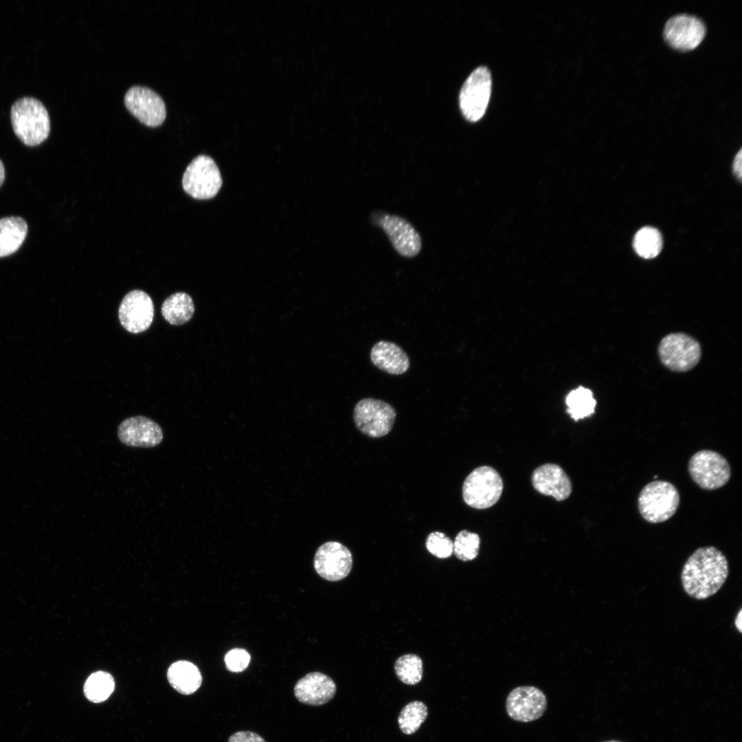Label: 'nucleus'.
Masks as SVG:
<instances>
[{
	"mask_svg": "<svg viewBox=\"0 0 742 742\" xmlns=\"http://www.w3.org/2000/svg\"><path fill=\"white\" fill-rule=\"evenodd\" d=\"M729 574L728 563L721 551L714 546L697 549L685 562L681 582L689 596L704 600L715 594Z\"/></svg>",
	"mask_w": 742,
	"mask_h": 742,
	"instance_id": "obj_1",
	"label": "nucleus"
},
{
	"mask_svg": "<svg viewBox=\"0 0 742 742\" xmlns=\"http://www.w3.org/2000/svg\"><path fill=\"white\" fill-rule=\"evenodd\" d=\"M10 119L16 135L25 145L34 146L45 140L50 132V119L38 99L24 96L11 106Z\"/></svg>",
	"mask_w": 742,
	"mask_h": 742,
	"instance_id": "obj_2",
	"label": "nucleus"
},
{
	"mask_svg": "<svg viewBox=\"0 0 742 742\" xmlns=\"http://www.w3.org/2000/svg\"><path fill=\"white\" fill-rule=\"evenodd\" d=\"M679 501V492L673 484L657 480L643 487L638 498V508L648 522L661 523L675 515Z\"/></svg>",
	"mask_w": 742,
	"mask_h": 742,
	"instance_id": "obj_3",
	"label": "nucleus"
},
{
	"mask_svg": "<svg viewBox=\"0 0 742 742\" xmlns=\"http://www.w3.org/2000/svg\"><path fill=\"white\" fill-rule=\"evenodd\" d=\"M503 481L497 471L488 466L475 469L466 477L462 486L464 502L475 509L491 507L501 497Z\"/></svg>",
	"mask_w": 742,
	"mask_h": 742,
	"instance_id": "obj_4",
	"label": "nucleus"
},
{
	"mask_svg": "<svg viewBox=\"0 0 742 742\" xmlns=\"http://www.w3.org/2000/svg\"><path fill=\"white\" fill-rule=\"evenodd\" d=\"M396 412L389 403L374 398L359 400L353 409V421L357 429L371 438H381L392 430Z\"/></svg>",
	"mask_w": 742,
	"mask_h": 742,
	"instance_id": "obj_5",
	"label": "nucleus"
},
{
	"mask_svg": "<svg viewBox=\"0 0 742 742\" xmlns=\"http://www.w3.org/2000/svg\"><path fill=\"white\" fill-rule=\"evenodd\" d=\"M658 355L663 365L670 370L686 372L700 361L701 348L693 337L684 333H673L662 339Z\"/></svg>",
	"mask_w": 742,
	"mask_h": 742,
	"instance_id": "obj_6",
	"label": "nucleus"
},
{
	"mask_svg": "<svg viewBox=\"0 0 742 742\" xmlns=\"http://www.w3.org/2000/svg\"><path fill=\"white\" fill-rule=\"evenodd\" d=\"M692 480L702 489L712 491L727 484L731 476L728 460L712 450H701L694 453L688 464Z\"/></svg>",
	"mask_w": 742,
	"mask_h": 742,
	"instance_id": "obj_7",
	"label": "nucleus"
},
{
	"mask_svg": "<svg viewBox=\"0 0 742 742\" xmlns=\"http://www.w3.org/2000/svg\"><path fill=\"white\" fill-rule=\"evenodd\" d=\"M184 191L196 199L214 197L222 186L218 166L209 156L201 155L189 164L182 178Z\"/></svg>",
	"mask_w": 742,
	"mask_h": 742,
	"instance_id": "obj_8",
	"label": "nucleus"
},
{
	"mask_svg": "<svg viewBox=\"0 0 742 742\" xmlns=\"http://www.w3.org/2000/svg\"><path fill=\"white\" fill-rule=\"evenodd\" d=\"M491 85V73L483 66L475 69L464 82L460 93L459 104L463 115L469 121L477 122L484 115Z\"/></svg>",
	"mask_w": 742,
	"mask_h": 742,
	"instance_id": "obj_9",
	"label": "nucleus"
},
{
	"mask_svg": "<svg viewBox=\"0 0 742 742\" xmlns=\"http://www.w3.org/2000/svg\"><path fill=\"white\" fill-rule=\"evenodd\" d=\"M128 110L142 123L150 127L161 125L166 116L165 102L155 91L147 87L135 85L124 96Z\"/></svg>",
	"mask_w": 742,
	"mask_h": 742,
	"instance_id": "obj_10",
	"label": "nucleus"
},
{
	"mask_svg": "<svg viewBox=\"0 0 742 742\" xmlns=\"http://www.w3.org/2000/svg\"><path fill=\"white\" fill-rule=\"evenodd\" d=\"M548 700L544 693L533 686L513 688L506 699V710L513 720L528 723L541 718L546 710Z\"/></svg>",
	"mask_w": 742,
	"mask_h": 742,
	"instance_id": "obj_11",
	"label": "nucleus"
},
{
	"mask_svg": "<svg viewBox=\"0 0 742 742\" xmlns=\"http://www.w3.org/2000/svg\"><path fill=\"white\" fill-rule=\"evenodd\" d=\"M118 317L122 327L132 333L147 330L154 317V305L151 297L141 290L128 292L122 299L118 309Z\"/></svg>",
	"mask_w": 742,
	"mask_h": 742,
	"instance_id": "obj_12",
	"label": "nucleus"
},
{
	"mask_svg": "<svg viewBox=\"0 0 742 742\" xmlns=\"http://www.w3.org/2000/svg\"><path fill=\"white\" fill-rule=\"evenodd\" d=\"M352 566L350 551L337 541H328L320 546L314 557V568L323 578L338 581L346 577Z\"/></svg>",
	"mask_w": 742,
	"mask_h": 742,
	"instance_id": "obj_13",
	"label": "nucleus"
},
{
	"mask_svg": "<svg viewBox=\"0 0 742 742\" xmlns=\"http://www.w3.org/2000/svg\"><path fill=\"white\" fill-rule=\"evenodd\" d=\"M706 26L698 17L688 14H679L666 23L664 36L673 47L680 50L695 48L703 40Z\"/></svg>",
	"mask_w": 742,
	"mask_h": 742,
	"instance_id": "obj_14",
	"label": "nucleus"
},
{
	"mask_svg": "<svg viewBox=\"0 0 742 742\" xmlns=\"http://www.w3.org/2000/svg\"><path fill=\"white\" fill-rule=\"evenodd\" d=\"M378 221L400 255L412 258L419 254L422 247L420 236L407 220L397 215L384 214Z\"/></svg>",
	"mask_w": 742,
	"mask_h": 742,
	"instance_id": "obj_15",
	"label": "nucleus"
},
{
	"mask_svg": "<svg viewBox=\"0 0 742 742\" xmlns=\"http://www.w3.org/2000/svg\"><path fill=\"white\" fill-rule=\"evenodd\" d=\"M117 436L126 446L151 448L161 442L164 434L161 427L152 419L135 416L121 422L117 428Z\"/></svg>",
	"mask_w": 742,
	"mask_h": 742,
	"instance_id": "obj_16",
	"label": "nucleus"
},
{
	"mask_svg": "<svg viewBox=\"0 0 742 742\" xmlns=\"http://www.w3.org/2000/svg\"><path fill=\"white\" fill-rule=\"evenodd\" d=\"M336 693V684L328 675L312 672L300 679L294 686V695L301 703L319 706L330 701Z\"/></svg>",
	"mask_w": 742,
	"mask_h": 742,
	"instance_id": "obj_17",
	"label": "nucleus"
},
{
	"mask_svg": "<svg viewBox=\"0 0 742 742\" xmlns=\"http://www.w3.org/2000/svg\"><path fill=\"white\" fill-rule=\"evenodd\" d=\"M534 488L544 495L557 501L567 499L572 493V483L565 471L557 464L547 463L538 466L532 474Z\"/></svg>",
	"mask_w": 742,
	"mask_h": 742,
	"instance_id": "obj_18",
	"label": "nucleus"
},
{
	"mask_svg": "<svg viewBox=\"0 0 742 742\" xmlns=\"http://www.w3.org/2000/svg\"><path fill=\"white\" fill-rule=\"evenodd\" d=\"M370 357L375 367L392 375H401L410 366L408 355L401 346L392 341H377L372 347Z\"/></svg>",
	"mask_w": 742,
	"mask_h": 742,
	"instance_id": "obj_19",
	"label": "nucleus"
},
{
	"mask_svg": "<svg viewBox=\"0 0 742 742\" xmlns=\"http://www.w3.org/2000/svg\"><path fill=\"white\" fill-rule=\"evenodd\" d=\"M167 678L175 690L185 695L194 693L202 684V675L197 666L186 660L172 663L168 669Z\"/></svg>",
	"mask_w": 742,
	"mask_h": 742,
	"instance_id": "obj_20",
	"label": "nucleus"
},
{
	"mask_svg": "<svg viewBox=\"0 0 742 742\" xmlns=\"http://www.w3.org/2000/svg\"><path fill=\"white\" fill-rule=\"evenodd\" d=\"M27 233L25 221L19 216L0 219V258L16 252L22 245Z\"/></svg>",
	"mask_w": 742,
	"mask_h": 742,
	"instance_id": "obj_21",
	"label": "nucleus"
},
{
	"mask_svg": "<svg viewBox=\"0 0 742 742\" xmlns=\"http://www.w3.org/2000/svg\"><path fill=\"white\" fill-rule=\"evenodd\" d=\"M194 312L192 297L185 292H177L168 297L162 304L161 314L172 325H181L188 322Z\"/></svg>",
	"mask_w": 742,
	"mask_h": 742,
	"instance_id": "obj_22",
	"label": "nucleus"
},
{
	"mask_svg": "<svg viewBox=\"0 0 742 742\" xmlns=\"http://www.w3.org/2000/svg\"><path fill=\"white\" fill-rule=\"evenodd\" d=\"M114 689L113 676L107 672L98 671L88 677L84 684L83 692L91 702L101 703L110 697Z\"/></svg>",
	"mask_w": 742,
	"mask_h": 742,
	"instance_id": "obj_23",
	"label": "nucleus"
},
{
	"mask_svg": "<svg viewBox=\"0 0 742 742\" xmlns=\"http://www.w3.org/2000/svg\"><path fill=\"white\" fill-rule=\"evenodd\" d=\"M566 405L567 413L572 419L578 421L594 413L596 401L590 390L579 387L567 396Z\"/></svg>",
	"mask_w": 742,
	"mask_h": 742,
	"instance_id": "obj_24",
	"label": "nucleus"
},
{
	"mask_svg": "<svg viewBox=\"0 0 742 742\" xmlns=\"http://www.w3.org/2000/svg\"><path fill=\"white\" fill-rule=\"evenodd\" d=\"M633 245L636 252L640 257L646 259L653 258L662 250V236L657 229L646 226L636 232Z\"/></svg>",
	"mask_w": 742,
	"mask_h": 742,
	"instance_id": "obj_25",
	"label": "nucleus"
},
{
	"mask_svg": "<svg viewBox=\"0 0 742 742\" xmlns=\"http://www.w3.org/2000/svg\"><path fill=\"white\" fill-rule=\"evenodd\" d=\"M428 715L426 705L419 701L407 704L400 712L398 723L400 730L405 734L416 732Z\"/></svg>",
	"mask_w": 742,
	"mask_h": 742,
	"instance_id": "obj_26",
	"label": "nucleus"
},
{
	"mask_svg": "<svg viewBox=\"0 0 742 742\" xmlns=\"http://www.w3.org/2000/svg\"><path fill=\"white\" fill-rule=\"evenodd\" d=\"M397 677L404 684L415 685L423 677V661L416 654H405L399 657L394 664Z\"/></svg>",
	"mask_w": 742,
	"mask_h": 742,
	"instance_id": "obj_27",
	"label": "nucleus"
},
{
	"mask_svg": "<svg viewBox=\"0 0 742 742\" xmlns=\"http://www.w3.org/2000/svg\"><path fill=\"white\" fill-rule=\"evenodd\" d=\"M453 543V552L456 556L461 561H469L477 557L480 539L477 534L462 530L458 533Z\"/></svg>",
	"mask_w": 742,
	"mask_h": 742,
	"instance_id": "obj_28",
	"label": "nucleus"
},
{
	"mask_svg": "<svg viewBox=\"0 0 742 742\" xmlns=\"http://www.w3.org/2000/svg\"><path fill=\"white\" fill-rule=\"evenodd\" d=\"M425 546L431 554L440 559L449 558L453 550L451 539L445 533L439 531H434L428 535Z\"/></svg>",
	"mask_w": 742,
	"mask_h": 742,
	"instance_id": "obj_29",
	"label": "nucleus"
},
{
	"mask_svg": "<svg viewBox=\"0 0 742 742\" xmlns=\"http://www.w3.org/2000/svg\"><path fill=\"white\" fill-rule=\"evenodd\" d=\"M251 656L245 649H233L225 656L226 668L233 673L242 672L247 668Z\"/></svg>",
	"mask_w": 742,
	"mask_h": 742,
	"instance_id": "obj_30",
	"label": "nucleus"
},
{
	"mask_svg": "<svg viewBox=\"0 0 742 742\" xmlns=\"http://www.w3.org/2000/svg\"><path fill=\"white\" fill-rule=\"evenodd\" d=\"M227 742H266L258 734L251 731H238L231 735Z\"/></svg>",
	"mask_w": 742,
	"mask_h": 742,
	"instance_id": "obj_31",
	"label": "nucleus"
},
{
	"mask_svg": "<svg viewBox=\"0 0 742 742\" xmlns=\"http://www.w3.org/2000/svg\"><path fill=\"white\" fill-rule=\"evenodd\" d=\"M742 157L741 149H740L739 150L738 153L736 155V156L734 157V162H733V171H734L735 175L737 176V177L738 179H739L740 181L741 179V176H742V173H741V172H742V168H741V166H742V163H741L742 157Z\"/></svg>",
	"mask_w": 742,
	"mask_h": 742,
	"instance_id": "obj_32",
	"label": "nucleus"
},
{
	"mask_svg": "<svg viewBox=\"0 0 742 742\" xmlns=\"http://www.w3.org/2000/svg\"><path fill=\"white\" fill-rule=\"evenodd\" d=\"M735 626L739 633L742 632V609H740L734 621Z\"/></svg>",
	"mask_w": 742,
	"mask_h": 742,
	"instance_id": "obj_33",
	"label": "nucleus"
},
{
	"mask_svg": "<svg viewBox=\"0 0 742 742\" xmlns=\"http://www.w3.org/2000/svg\"><path fill=\"white\" fill-rule=\"evenodd\" d=\"M5 179V168L2 161L0 159V186L2 185Z\"/></svg>",
	"mask_w": 742,
	"mask_h": 742,
	"instance_id": "obj_34",
	"label": "nucleus"
},
{
	"mask_svg": "<svg viewBox=\"0 0 742 742\" xmlns=\"http://www.w3.org/2000/svg\"><path fill=\"white\" fill-rule=\"evenodd\" d=\"M603 742H623V741H618V740H608V741H603Z\"/></svg>",
	"mask_w": 742,
	"mask_h": 742,
	"instance_id": "obj_35",
	"label": "nucleus"
}]
</instances>
